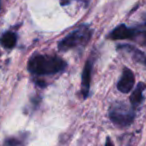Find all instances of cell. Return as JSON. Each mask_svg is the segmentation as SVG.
Listing matches in <instances>:
<instances>
[{
    "mask_svg": "<svg viewBox=\"0 0 146 146\" xmlns=\"http://www.w3.org/2000/svg\"><path fill=\"white\" fill-rule=\"evenodd\" d=\"M67 64L63 59L50 55H34L28 61V70L35 75H50L63 71Z\"/></svg>",
    "mask_w": 146,
    "mask_h": 146,
    "instance_id": "obj_1",
    "label": "cell"
},
{
    "mask_svg": "<svg viewBox=\"0 0 146 146\" xmlns=\"http://www.w3.org/2000/svg\"><path fill=\"white\" fill-rule=\"evenodd\" d=\"M135 117L134 108L123 102H115L110 106L109 118L115 125L119 127H127L133 122Z\"/></svg>",
    "mask_w": 146,
    "mask_h": 146,
    "instance_id": "obj_2",
    "label": "cell"
},
{
    "mask_svg": "<svg viewBox=\"0 0 146 146\" xmlns=\"http://www.w3.org/2000/svg\"><path fill=\"white\" fill-rule=\"evenodd\" d=\"M90 37H91V31H90L89 27L86 25H82L79 28L69 33L66 37H64L58 43V49L60 51L70 50V49L75 48L79 45L88 42Z\"/></svg>",
    "mask_w": 146,
    "mask_h": 146,
    "instance_id": "obj_3",
    "label": "cell"
},
{
    "mask_svg": "<svg viewBox=\"0 0 146 146\" xmlns=\"http://www.w3.org/2000/svg\"><path fill=\"white\" fill-rule=\"evenodd\" d=\"M138 36H144L146 38V30H139L135 28H129L125 24L118 25L109 34V38L112 40H124V39H134Z\"/></svg>",
    "mask_w": 146,
    "mask_h": 146,
    "instance_id": "obj_4",
    "label": "cell"
},
{
    "mask_svg": "<svg viewBox=\"0 0 146 146\" xmlns=\"http://www.w3.org/2000/svg\"><path fill=\"white\" fill-rule=\"evenodd\" d=\"M134 82H135V77L133 72L129 68H124L121 78L117 83V88L122 93H128L133 88Z\"/></svg>",
    "mask_w": 146,
    "mask_h": 146,
    "instance_id": "obj_5",
    "label": "cell"
},
{
    "mask_svg": "<svg viewBox=\"0 0 146 146\" xmlns=\"http://www.w3.org/2000/svg\"><path fill=\"white\" fill-rule=\"evenodd\" d=\"M91 71L92 63L90 61H86L82 72V81H81V93L84 98L88 97L90 89V82H91Z\"/></svg>",
    "mask_w": 146,
    "mask_h": 146,
    "instance_id": "obj_6",
    "label": "cell"
},
{
    "mask_svg": "<svg viewBox=\"0 0 146 146\" xmlns=\"http://www.w3.org/2000/svg\"><path fill=\"white\" fill-rule=\"evenodd\" d=\"M145 89V84L143 82H139L135 87V89L133 90V92L131 93V95H130V102H131V106L134 109L137 106H139L141 104V102L143 101V91Z\"/></svg>",
    "mask_w": 146,
    "mask_h": 146,
    "instance_id": "obj_7",
    "label": "cell"
},
{
    "mask_svg": "<svg viewBox=\"0 0 146 146\" xmlns=\"http://www.w3.org/2000/svg\"><path fill=\"white\" fill-rule=\"evenodd\" d=\"M119 49H123V50L129 52L132 55L134 60L146 66V53L142 52L141 50H138V49L134 48L133 46H130V45H121V46H119Z\"/></svg>",
    "mask_w": 146,
    "mask_h": 146,
    "instance_id": "obj_8",
    "label": "cell"
},
{
    "mask_svg": "<svg viewBox=\"0 0 146 146\" xmlns=\"http://www.w3.org/2000/svg\"><path fill=\"white\" fill-rule=\"evenodd\" d=\"M16 42H17L16 34L14 32H11V31L5 32L1 36V38H0V44H1V46L4 47V48H8V49L13 48L16 45Z\"/></svg>",
    "mask_w": 146,
    "mask_h": 146,
    "instance_id": "obj_9",
    "label": "cell"
},
{
    "mask_svg": "<svg viewBox=\"0 0 146 146\" xmlns=\"http://www.w3.org/2000/svg\"><path fill=\"white\" fill-rule=\"evenodd\" d=\"M6 145L8 146H19L20 145V142L18 141L15 138H9V139L6 140Z\"/></svg>",
    "mask_w": 146,
    "mask_h": 146,
    "instance_id": "obj_10",
    "label": "cell"
},
{
    "mask_svg": "<svg viewBox=\"0 0 146 146\" xmlns=\"http://www.w3.org/2000/svg\"><path fill=\"white\" fill-rule=\"evenodd\" d=\"M145 21H146V16H145Z\"/></svg>",
    "mask_w": 146,
    "mask_h": 146,
    "instance_id": "obj_11",
    "label": "cell"
}]
</instances>
